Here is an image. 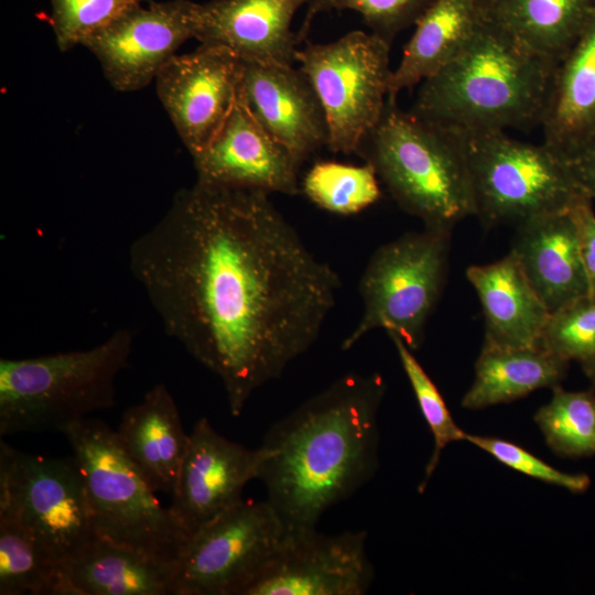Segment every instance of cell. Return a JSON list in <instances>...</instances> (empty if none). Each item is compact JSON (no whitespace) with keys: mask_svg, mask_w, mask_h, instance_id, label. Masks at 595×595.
<instances>
[{"mask_svg":"<svg viewBox=\"0 0 595 595\" xmlns=\"http://www.w3.org/2000/svg\"><path fill=\"white\" fill-rule=\"evenodd\" d=\"M128 257L165 333L220 379L234 416L313 346L342 286L269 193L197 181Z\"/></svg>","mask_w":595,"mask_h":595,"instance_id":"6da1fadb","label":"cell"},{"mask_svg":"<svg viewBox=\"0 0 595 595\" xmlns=\"http://www.w3.org/2000/svg\"><path fill=\"white\" fill-rule=\"evenodd\" d=\"M385 392L379 374H346L269 430L257 479L289 531L316 529L375 475Z\"/></svg>","mask_w":595,"mask_h":595,"instance_id":"7a4b0ae2","label":"cell"},{"mask_svg":"<svg viewBox=\"0 0 595 595\" xmlns=\"http://www.w3.org/2000/svg\"><path fill=\"white\" fill-rule=\"evenodd\" d=\"M556 65L484 18L465 48L420 84L410 110L461 134L540 127Z\"/></svg>","mask_w":595,"mask_h":595,"instance_id":"3957f363","label":"cell"},{"mask_svg":"<svg viewBox=\"0 0 595 595\" xmlns=\"http://www.w3.org/2000/svg\"><path fill=\"white\" fill-rule=\"evenodd\" d=\"M370 164L398 206L424 228L450 231L475 215L463 136L387 99L356 153Z\"/></svg>","mask_w":595,"mask_h":595,"instance_id":"277c9868","label":"cell"},{"mask_svg":"<svg viewBox=\"0 0 595 595\" xmlns=\"http://www.w3.org/2000/svg\"><path fill=\"white\" fill-rule=\"evenodd\" d=\"M133 334L117 329L98 345L30 358L0 359V435L61 432L115 403Z\"/></svg>","mask_w":595,"mask_h":595,"instance_id":"5b68a950","label":"cell"},{"mask_svg":"<svg viewBox=\"0 0 595 595\" xmlns=\"http://www.w3.org/2000/svg\"><path fill=\"white\" fill-rule=\"evenodd\" d=\"M85 482L98 538L176 563L188 538L120 445L115 430L85 418L62 431Z\"/></svg>","mask_w":595,"mask_h":595,"instance_id":"8992f818","label":"cell"},{"mask_svg":"<svg viewBox=\"0 0 595 595\" xmlns=\"http://www.w3.org/2000/svg\"><path fill=\"white\" fill-rule=\"evenodd\" d=\"M475 215L483 227L515 226L567 212L591 199L560 152L544 142L510 138L505 131L462 134Z\"/></svg>","mask_w":595,"mask_h":595,"instance_id":"52a82bcc","label":"cell"},{"mask_svg":"<svg viewBox=\"0 0 595 595\" xmlns=\"http://www.w3.org/2000/svg\"><path fill=\"white\" fill-rule=\"evenodd\" d=\"M451 235L423 227L375 250L358 282L361 317L344 338L343 350L374 329L397 334L412 350L420 348L445 285Z\"/></svg>","mask_w":595,"mask_h":595,"instance_id":"ba28073f","label":"cell"},{"mask_svg":"<svg viewBox=\"0 0 595 595\" xmlns=\"http://www.w3.org/2000/svg\"><path fill=\"white\" fill-rule=\"evenodd\" d=\"M0 518L63 562L97 538L74 458L25 453L0 442Z\"/></svg>","mask_w":595,"mask_h":595,"instance_id":"9c48e42d","label":"cell"},{"mask_svg":"<svg viewBox=\"0 0 595 595\" xmlns=\"http://www.w3.org/2000/svg\"><path fill=\"white\" fill-rule=\"evenodd\" d=\"M390 46L371 32L351 31L329 43H307L295 61L310 80L325 112L327 148L353 154L379 120L392 69Z\"/></svg>","mask_w":595,"mask_h":595,"instance_id":"30bf717a","label":"cell"},{"mask_svg":"<svg viewBox=\"0 0 595 595\" xmlns=\"http://www.w3.org/2000/svg\"><path fill=\"white\" fill-rule=\"evenodd\" d=\"M288 533L267 500L242 499L190 538L175 563L173 595H244Z\"/></svg>","mask_w":595,"mask_h":595,"instance_id":"8fae6325","label":"cell"},{"mask_svg":"<svg viewBox=\"0 0 595 595\" xmlns=\"http://www.w3.org/2000/svg\"><path fill=\"white\" fill-rule=\"evenodd\" d=\"M196 4L170 0L137 6L88 35L82 46L95 55L112 88L142 89L183 43L195 39Z\"/></svg>","mask_w":595,"mask_h":595,"instance_id":"7c38bea8","label":"cell"},{"mask_svg":"<svg viewBox=\"0 0 595 595\" xmlns=\"http://www.w3.org/2000/svg\"><path fill=\"white\" fill-rule=\"evenodd\" d=\"M365 531H289L244 595H363L375 578Z\"/></svg>","mask_w":595,"mask_h":595,"instance_id":"4fadbf2b","label":"cell"},{"mask_svg":"<svg viewBox=\"0 0 595 595\" xmlns=\"http://www.w3.org/2000/svg\"><path fill=\"white\" fill-rule=\"evenodd\" d=\"M242 75L244 61L204 44L174 55L158 73V97L191 155L207 145L226 121Z\"/></svg>","mask_w":595,"mask_h":595,"instance_id":"5bb4252c","label":"cell"},{"mask_svg":"<svg viewBox=\"0 0 595 595\" xmlns=\"http://www.w3.org/2000/svg\"><path fill=\"white\" fill-rule=\"evenodd\" d=\"M263 458L261 446L252 450L224 437L208 419L195 423L169 507L188 540L242 500Z\"/></svg>","mask_w":595,"mask_h":595,"instance_id":"9a60e30c","label":"cell"},{"mask_svg":"<svg viewBox=\"0 0 595 595\" xmlns=\"http://www.w3.org/2000/svg\"><path fill=\"white\" fill-rule=\"evenodd\" d=\"M196 181L203 184L295 195L301 164L258 122L241 87L216 136L191 155Z\"/></svg>","mask_w":595,"mask_h":595,"instance_id":"2e32d148","label":"cell"},{"mask_svg":"<svg viewBox=\"0 0 595 595\" xmlns=\"http://www.w3.org/2000/svg\"><path fill=\"white\" fill-rule=\"evenodd\" d=\"M241 94L258 122L300 164L327 147L325 112L300 68L244 62Z\"/></svg>","mask_w":595,"mask_h":595,"instance_id":"e0dca14e","label":"cell"},{"mask_svg":"<svg viewBox=\"0 0 595 595\" xmlns=\"http://www.w3.org/2000/svg\"><path fill=\"white\" fill-rule=\"evenodd\" d=\"M307 0H210L195 9V39L244 62L292 65L298 34L291 29Z\"/></svg>","mask_w":595,"mask_h":595,"instance_id":"ac0fdd59","label":"cell"},{"mask_svg":"<svg viewBox=\"0 0 595 595\" xmlns=\"http://www.w3.org/2000/svg\"><path fill=\"white\" fill-rule=\"evenodd\" d=\"M510 251L550 313L589 294L572 209L517 225Z\"/></svg>","mask_w":595,"mask_h":595,"instance_id":"d6986e66","label":"cell"},{"mask_svg":"<svg viewBox=\"0 0 595 595\" xmlns=\"http://www.w3.org/2000/svg\"><path fill=\"white\" fill-rule=\"evenodd\" d=\"M466 278L480 302L484 346L539 347L550 312L511 251L495 262L468 267Z\"/></svg>","mask_w":595,"mask_h":595,"instance_id":"ffe728a7","label":"cell"},{"mask_svg":"<svg viewBox=\"0 0 595 595\" xmlns=\"http://www.w3.org/2000/svg\"><path fill=\"white\" fill-rule=\"evenodd\" d=\"M175 563L96 538L61 562L60 595H173Z\"/></svg>","mask_w":595,"mask_h":595,"instance_id":"44dd1931","label":"cell"},{"mask_svg":"<svg viewBox=\"0 0 595 595\" xmlns=\"http://www.w3.org/2000/svg\"><path fill=\"white\" fill-rule=\"evenodd\" d=\"M115 432L154 490L172 495L190 434L167 387H152L140 402L123 412Z\"/></svg>","mask_w":595,"mask_h":595,"instance_id":"7402d4cb","label":"cell"},{"mask_svg":"<svg viewBox=\"0 0 595 595\" xmlns=\"http://www.w3.org/2000/svg\"><path fill=\"white\" fill-rule=\"evenodd\" d=\"M480 0H435L415 22L401 60L392 71L388 98L420 85L451 63L484 21Z\"/></svg>","mask_w":595,"mask_h":595,"instance_id":"603a6c76","label":"cell"},{"mask_svg":"<svg viewBox=\"0 0 595 595\" xmlns=\"http://www.w3.org/2000/svg\"><path fill=\"white\" fill-rule=\"evenodd\" d=\"M540 127L559 152L595 130V14L556 65Z\"/></svg>","mask_w":595,"mask_h":595,"instance_id":"cb8c5ba5","label":"cell"},{"mask_svg":"<svg viewBox=\"0 0 595 595\" xmlns=\"http://www.w3.org/2000/svg\"><path fill=\"white\" fill-rule=\"evenodd\" d=\"M480 4L487 20L556 64L595 14L593 0H480Z\"/></svg>","mask_w":595,"mask_h":595,"instance_id":"d4e9b609","label":"cell"},{"mask_svg":"<svg viewBox=\"0 0 595 595\" xmlns=\"http://www.w3.org/2000/svg\"><path fill=\"white\" fill-rule=\"evenodd\" d=\"M570 363L542 347L482 346L473 383L462 407L479 410L523 398L534 390L554 388L565 379Z\"/></svg>","mask_w":595,"mask_h":595,"instance_id":"484cf974","label":"cell"},{"mask_svg":"<svg viewBox=\"0 0 595 595\" xmlns=\"http://www.w3.org/2000/svg\"><path fill=\"white\" fill-rule=\"evenodd\" d=\"M61 562L15 523L0 518V595H60Z\"/></svg>","mask_w":595,"mask_h":595,"instance_id":"4316f807","label":"cell"},{"mask_svg":"<svg viewBox=\"0 0 595 595\" xmlns=\"http://www.w3.org/2000/svg\"><path fill=\"white\" fill-rule=\"evenodd\" d=\"M547 445L565 458L595 455V387L567 391L552 388L550 401L534 414Z\"/></svg>","mask_w":595,"mask_h":595,"instance_id":"83f0119b","label":"cell"},{"mask_svg":"<svg viewBox=\"0 0 595 595\" xmlns=\"http://www.w3.org/2000/svg\"><path fill=\"white\" fill-rule=\"evenodd\" d=\"M301 190L320 208L337 215L360 213L381 196L379 178L366 162H316L303 177Z\"/></svg>","mask_w":595,"mask_h":595,"instance_id":"f1b7e54d","label":"cell"},{"mask_svg":"<svg viewBox=\"0 0 595 595\" xmlns=\"http://www.w3.org/2000/svg\"><path fill=\"white\" fill-rule=\"evenodd\" d=\"M388 336L397 350L402 369L434 441L433 452L425 466L424 478L419 486V491L422 493L437 467L445 446L453 442L465 441L467 433L455 423L440 390L415 358L413 350L397 334L388 333Z\"/></svg>","mask_w":595,"mask_h":595,"instance_id":"f546056e","label":"cell"},{"mask_svg":"<svg viewBox=\"0 0 595 595\" xmlns=\"http://www.w3.org/2000/svg\"><path fill=\"white\" fill-rule=\"evenodd\" d=\"M539 346L577 363L591 379L595 375V295L586 294L550 313Z\"/></svg>","mask_w":595,"mask_h":595,"instance_id":"4dcf8cb0","label":"cell"},{"mask_svg":"<svg viewBox=\"0 0 595 595\" xmlns=\"http://www.w3.org/2000/svg\"><path fill=\"white\" fill-rule=\"evenodd\" d=\"M435 0H307L306 14L298 33L304 41L314 18L334 10L359 13L370 32L392 43L403 30L414 25Z\"/></svg>","mask_w":595,"mask_h":595,"instance_id":"1f68e13d","label":"cell"},{"mask_svg":"<svg viewBox=\"0 0 595 595\" xmlns=\"http://www.w3.org/2000/svg\"><path fill=\"white\" fill-rule=\"evenodd\" d=\"M149 0H50L57 48L67 52L126 11Z\"/></svg>","mask_w":595,"mask_h":595,"instance_id":"d6a6232c","label":"cell"},{"mask_svg":"<svg viewBox=\"0 0 595 595\" xmlns=\"http://www.w3.org/2000/svg\"><path fill=\"white\" fill-rule=\"evenodd\" d=\"M466 442L491 455L499 463L534 479L562 487L574 494L587 490L591 479L585 474H569L549 465L526 448L504 439L466 434Z\"/></svg>","mask_w":595,"mask_h":595,"instance_id":"836d02e7","label":"cell"},{"mask_svg":"<svg viewBox=\"0 0 595 595\" xmlns=\"http://www.w3.org/2000/svg\"><path fill=\"white\" fill-rule=\"evenodd\" d=\"M560 153L580 187L592 201H595V130Z\"/></svg>","mask_w":595,"mask_h":595,"instance_id":"e575fe53","label":"cell"},{"mask_svg":"<svg viewBox=\"0 0 595 595\" xmlns=\"http://www.w3.org/2000/svg\"><path fill=\"white\" fill-rule=\"evenodd\" d=\"M576 224L580 251L586 273L589 294L595 295V212L593 201L585 199L572 209Z\"/></svg>","mask_w":595,"mask_h":595,"instance_id":"d590c367","label":"cell"},{"mask_svg":"<svg viewBox=\"0 0 595 595\" xmlns=\"http://www.w3.org/2000/svg\"><path fill=\"white\" fill-rule=\"evenodd\" d=\"M593 383V387H595V375L589 379Z\"/></svg>","mask_w":595,"mask_h":595,"instance_id":"8d00e7d4","label":"cell"},{"mask_svg":"<svg viewBox=\"0 0 595 595\" xmlns=\"http://www.w3.org/2000/svg\"><path fill=\"white\" fill-rule=\"evenodd\" d=\"M593 1H594V3H595V0H593Z\"/></svg>","mask_w":595,"mask_h":595,"instance_id":"74e56055","label":"cell"}]
</instances>
